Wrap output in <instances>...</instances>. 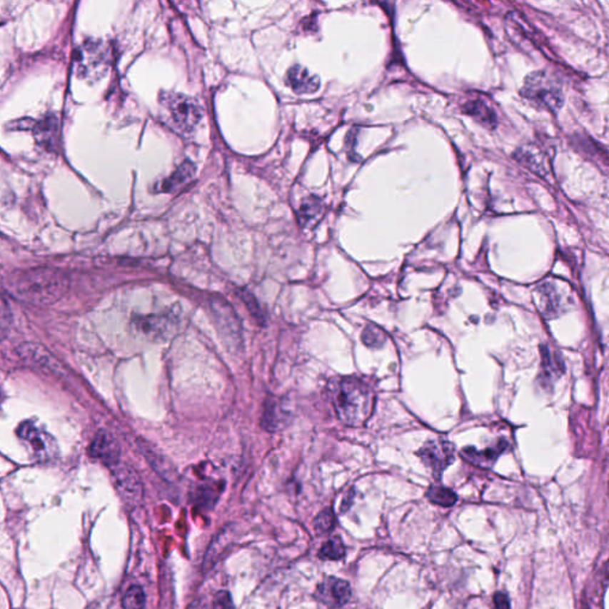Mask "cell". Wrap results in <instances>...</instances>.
Returning <instances> with one entry per match:
<instances>
[{
  "mask_svg": "<svg viewBox=\"0 0 609 609\" xmlns=\"http://www.w3.org/2000/svg\"><path fill=\"white\" fill-rule=\"evenodd\" d=\"M6 287L14 299L34 306H49L66 296L69 281L61 271L39 268L12 275Z\"/></svg>",
  "mask_w": 609,
  "mask_h": 609,
  "instance_id": "6da1fadb",
  "label": "cell"
},
{
  "mask_svg": "<svg viewBox=\"0 0 609 609\" xmlns=\"http://www.w3.org/2000/svg\"><path fill=\"white\" fill-rule=\"evenodd\" d=\"M330 394L337 416L349 426L366 424L374 411V394L360 378H336L330 383Z\"/></svg>",
  "mask_w": 609,
  "mask_h": 609,
  "instance_id": "7a4b0ae2",
  "label": "cell"
},
{
  "mask_svg": "<svg viewBox=\"0 0 609 609\" xmlns=\"http://www.w3.org/2000/svg\"><path fill=\"white\" fill-rule=\"evenodd\" d=\"M520 94L535 107L553 114H557L564 104L562 84L545 71H533L526 76Z\"/></svg>",
  "mask_w": 609,
  "mask_h": 609,
  "instance_id": "3957f363",
  "label": "cell"
},
{
  "mask_svg": "<svg viewBox=\"0 0 609 609\" xmlns=\"http://www.w3.org/2000/svg\"><path fill=\"white\" fill-rule=\"evenodd\" d=\"M73 64L79 79L96 81L110 69L111 48L103 41L87 39L75 49Z\"/></svg>",
  "mask_w": 609,
  "mask_h": 609,
  "instance_id": "277c9868",
  "label": "cell"
},
{
  "mask_svg": "<svg viewBox=\"0 0 609 609\" xmlns=\"http://www.w3.org/2000/svg\"><path fill=\"white\" fill-rule=\"evenodd\" d=\"M161 103L167 109L171 123L180 131L189 134L199 124L203 111L196 99L178 93L161 94Z\"/></svg>",
  "mask_w": 609,
  "mask_h": 609,
  "instance_id": "5b68a950",
  "label": "cell"
},
{
  "mask_svg": "<svg viewBox=\"0 0 609 609\" xmlns=\"http://www.w3.org/2000/svg\"><path fill=\"white\" fill-rule=\"evenodd\" d=\"M423 463L431 470L436 480L442 478V474L455 460V448L451 443L444 439H433L425 443L417 453Z\"/></svg>",
  "mask_w": 609,
  "mask_h": 609,
  "instance_id": "8992f818",
  "label": "cell"
},
{
  "mask_svg": "<svg viewBox=\"0 0 609 609\" xmlns=\"http://www.w3.org/2000/svg\"><path fill=\"white\" fill-rule=\"evenodd\" d=\"M535 299L543 316L556 318L570 307L573 299L569 291H564L555 282H544L535 289Z\"/></svg>",
  "mask_w": 609,
  "mask_h": 609,
  "instance_id": "52a82bcc",
  "label": "cell"
},
{
  "mask_svg": "<svg viewBox=\"0 0 609 609\" xmlns=\"http://www.w3.org/2000/svg\"><path fill=\"white\" fill-rule=\"evenodd\" d=\"M114 485L125 503L130 506H139L143 501L144 489L142 480L134 468L129 464L119 463L111 469Z\"/></svg>",
  "mask_w": 609,
  "mask_h": 609,
  "instance_id": "ba28073f",
  "label": "cell"
},
{
  "mask_svg": "<svg viewBox=\"0 0 609 609\" xmlns=\"http://www.w3.org/2000/svg\"><path fill=\"white\" fill-rule=\"evenodd\" d=\"M17 353L25 363L44 373L54 375H64L66 373L64 366L55 358L53 353L39 343H21L17 346Z\"/></svg>",
  "mask_w": 609,
  "mask_h": 609,
  "instance_id": "9c48e42d",
  "label": "cell"
},
{
  "mask_svg": "<svg viewBox=\"0 0 609 609\" xmlns=\"http://www.w3.org/2000/svg\"><path fill=\"white\" fill-rule=\"evenodd\" d=\"M136 331L146 338L151 339L153 342H162L167 341L174 336L175 331L178 330V325L175 323L173 316H141L134 318L132 321Z\"/></svg>",
  "mask_w": 609,
  "mask_h": 609,
  "instance_id": "30bf717a",
  "label": "cell"
},
{
  "mask_svg": "<svg viewBox=\"0 0 609 609\" xmlns=\"http://www.w3.org/2000/svg\"><path fill=\"white\" fill-rule=\"evenodd\" d=\"M351 587L348 581L337 578H325L316 589L314 595L318 601L324 603L328 608H339L346 606L351 598Z\"/></svg>",
  "mask_w": 609,
  "mask_h": 609,
  "instance_id": "8fae6325",
  "label": "cell"
},
{
  "mask_svg": "<svg viewBox=\"0 0 609 609\" xmlns=\"http://www.w3.org/2000/svg\"><path fill=\"white\" fill-rule=\"evenodd\" d=\"M89 455L103 462L106 467H116L121 463V446L110 431L99 430L89 446Z\"/></svg>",
  "mask_w": 609,
  "mask_h": 609,
  "instance_id": "7c38bea8",
  "label": "cell"
},
{
  "mask_svg": "<svg viewBox=\"0 0 609 609\" xmlns=\"http://www.w3.org/2000/svg\"><path fill=\"white\" fill-rule=\"evenodd\" d=\"M18 436L28 442L41 460L49 458L55 451V443L48 433H43L31 423H24L18 428Z\"/></svg>",
  "mask_w": 609,
  "mask_h": 609,
  "instance_id": "4fadbf2b",
  "label": "cell"
},
{
  "mask_svg": "<svg viewBox=\"0 0 609 609\" xmlns=\"http://www.w3.org/2000/svg\"><path fill=\"white\" fill-rule=\"evenodd\" d=\"M514 156L521 164H524L525 167L531 169L535 174L544 176L549 173L550 167L548 157L535 144L523 146L518 150Z\"/></svg>",
  "mask_w": 609,
  "mask_h": 609,
  "instance_id": "5bb4252c",
  "label": "cell"
},
{
  "mask_svg": "<svg viewBox=\"0 0 609 609\" xmlns=\"http://www.w3.org/2000/svg\"><path fill=\"white\" fill-rule=\"evenodd\" d=\"M287 82L296 94H310L319 89L321 81L316 75L311 74L306 68L294 66L287 73Z\"/></svg>",
  "mask_w": 609,
  "mask_h": 609,
  "instance_id": "9a60e30c",
  "label": "cell"
},
{
  "mask_svg": "<svg viewBox=\"0 0 609 609\" xmlns=\"http://www.w3.org/2000/svg\"><path fill=\"white\" fill-rule=\"evenodd\" d=\"M507 443H498L495 446L487 448L485 450L475 449L474 446H468L462 450L460 455L463 456L464 460H467L470 463L476 464L478 467L489 468L492 467L494 462L498 460V457L506 449Z\"/></svg>",
  "mask_w": 609,
  "mask_h": 609,
  "instance_id": "2e32d148",
  "label": "cell"
},
{
  "mask_svg": "<svg viewBox=\"0 0 609 609\" xmlns=\"http://www.w3.org/2000/svg\"><path fill=\"white\" fill-rule=\"evenodd\" d=\"M34 135L39 146L46 149H53L59 137V121L54 114H48L34 125Z\"/></svg>",
  "mask_w": 609,
  "mask_h": 609,
  "instance_id": "e0dca14e",
  "label": "cell"
},
{
  "mask_svg": "<svg viewBox=\"0 0 609 609\" xmlns=\"http://www.w3.org/2000/svg\"><path fill=\"white\" fill-rule=\"evenodd\" d=\"M286 413L283 407L278 400L269 396L264 403L263 413L261 418V426L268 432L278 431L282 428V425L286 423Z\"/></svg>",
  "mask_w": 609,
  "mask_h": 609,
  "instance_id": "ac0fdd59",
  "label": "cell"
},
{
  "mask_svg": "<svg viewBox=\"0 0 609 609\" xmlns=\"http://www.w3.org/2000/svg\"><path fill=\"white\" fill-rule=\"evenodd\" d=\"M540 351H542L540 378H543V386L553 385V382L558 380L560 375L563 374V361L560 360V356H557L556 353L548 346H542Z\"/></svg>",
  "mask_w": 609,
  "mask_h": 609,
  "instance_id": "d6986e66",
  "label": "cell"
},
{
  "mask_svg": "<svg viewBox=\"0 0 609 609\" xmlns=\"http://www.w3.org/2000/svg\"><path fill=\"white\" fill-rule=\"evenodd\" d=\"M139 444L142 449V453L146 456V460L149 462L153 470L156 471L157 474L160 475L161 478H163L164 480L173 481L175 475H176V470H175L174 465L171 464V460H167L163 455L157 453L156 450L148 446L146 442H141Z\"/></svg>",
  "mask_w": 609,
  "mask_h": 609,
  "instance_id": "ffe728a7",
  "label": "cell"
},
{
  "mask_svg": "<svg viewBox=\"0 0 609 609\" xmlns=\"http://www.w3.org/2000/svg\"><path fill=\"white\" fill-rule=\"evenodd\" d=\"M463 111L471 117L475 118L478 123L485 125V128L494 129L498 123L495 111L489 106L485 100L473 99L465 103Z\"/></svg>",
  "mask_w": 609,
  "mask_h": 609,
  "instance_id": "44dd1931",
  "label": "cell"
},
{
  "mask_svg": "<svg viewBox=\"0 0 609 609\" xmlns=\"http://www.w3.org/2000/svg\"><path fill=\"white\" fill-rule=\"evenodd\" d=\"M194 174H196V167L193 166L192 162L186 161L169 178H164L163 181L160 182L157 189L160 192H173L175 189L191 181Z\"/></svg>",
  "mask_w": 609,
  "mask_h": 609,
  "instance_id": "7402d4cb",
  "label": "cell"
},
{
  "mask_svg": "<svg viewBox=\"0 0 609 609\" xmlns=\"http://www.w3.org/2000/svg\"><path fill=\"white\" fill-rule=\"evenodd\" d=\"M323 212H324V207H323L321 200L314 198V196H310V198L303 200V203L300 206V221L305 226L314 224L321 219Z\"/></svg>",
  "mask_w": 609,
  "mask_h": 609,
  "instance_id": "603a6c76",
  "label": "cell"
},
{
  "mask_svg": "<svg viewBox=\"0 0 609 609\" xmlns=\"http://www.w3.org/2000/svg\"><path fill=\"white\" fill-rule=\"evenodd\" d=\"M426 498L430 503L442 507H451L456 503V493L453 489L446 488L443 485H432L426 492Z\"/></svg>",
  "mask_w": 609,
  "mask_h": 609,
  "instance_id": "cb8c5ba5",
  "label": "cell"
},
{
  "mask_svg": "<svg viewBox=\"0 0 609 609\" xmlns=\"http://www.w3.org/2000/svg\"><path fill=\"white\" fill-rule=\"evenodd\" d=\"M344 556H346V548H344L342 539L339 537L328 539V542L323 544L321 553H319V557L321 560H342Z\"/></svg>",
  "mask_w": 609,
  "mask_h": 609,
  "instance_id": "d4e9b609",
  "label": "cell"
},
{
  "mask_svg": "<svg viewBox=\"0 0 609 609\" xmlns=\"http://www.w3.org/2000/svg\"><path fill=\"white\" fill-rule=\"evenodd\" d=\"M123 607L124 609L146 608V594L142 587L132 585L126 590L123 598Z\"/></svg>",
  "mask_w": 609,
  "mask_h": 609,
  "instance_id": "484cf974",
  "label": "cell"
},
{
  "mask_svg": "<svg viewBox=\"0 0 609 609\" xmlns=\"http://www.w3.org/2000/svg\"><path fill=\"white\" fill-rule=\"evenodd\" d=\"M314 530L319 535H325L331 532L336 526V515L332 508H325L318 514L313 521Z\"/></svg>",
  "mask_w": 609,
  "mask_h": 609,
  "instance_id": "4316f807",
  "label": "cell"
},
{
  "mask_svg": "<svg viewBox=\"0 0 609 609\" xmlns=\"http://www.w3.org/2000/svg\"><path fill=\"white\" fill-rule=\"evenodd\" d=\"M362 341L371 348H380L385 344V333L376 326H368L362 333Z\"/></svg>",
  "mask_w": 609,
  "mask_h": 609,
  "instance_id": "83f0119b",
  "label": "cell"
},
{
  "mask_svg": "<svg viewBox=\"0 0 609 609\" xmlns=\"http://www.w3.org/2000/svg\"><path fill=\"white\" fill-rule=\"evenodd\" d=\"M242 299L246 303V307L249 308L253 317L256 318V321H260L261 324H263L264 316L262 313V311H261L260 306H258V303H257L256 299H255V296L253 294H250L249 292H244Z\"/></svg>",
  "mask_w": 609,
  "mask_h": 609,
  "instance_id": "f1b7e54d",
  "label": "cell"
},
{
  "mask_svg": "<svg viewBox=\"0 0 609 609\" xmlns=\"http://www.w3.org/2000/svg\"><path fill=\"white\" fill-rule=\"evenodd\" d=\"M10 310L6 299L3 298L1 300V336H3V339L6 337L7 332L10 331L11 323H12Z\"/></svg>",
  "mask_w": 609,
  "mask_h": 609,
  "instance_id": "f546056e",
  "label": "cell"
},
{
  "mask_svg": "<svg viewBox=\"0 0 609 609\" xmlns=\"http://www.w3.org/2000/svg\"><path fill=\"white\" fill-rule=\"evenodd\" d=\"M494 605L496 609H510V599L506 593H496L494 595Z\"/></svg>",
  "mask_w": 609,
  "mask_h": 609,
  "instance_id": "4dcf8cb0",
  "label": "cell"
},
{
  "mask_svg": "<svg viewBox=\"0 0 609 609\" xmlns=\"http://www.w3.org/2000/svg\"><path fill=\"white\" fill-rule=\"evenodd\" d=\"M603 578H605V581H609V560L603 568Z\"/></svg>",
  "mask_w": 609,
  "mask_h": 609,
  "instance_id": "1f68e13d",
  "label": "cell"
}]
</instances>
